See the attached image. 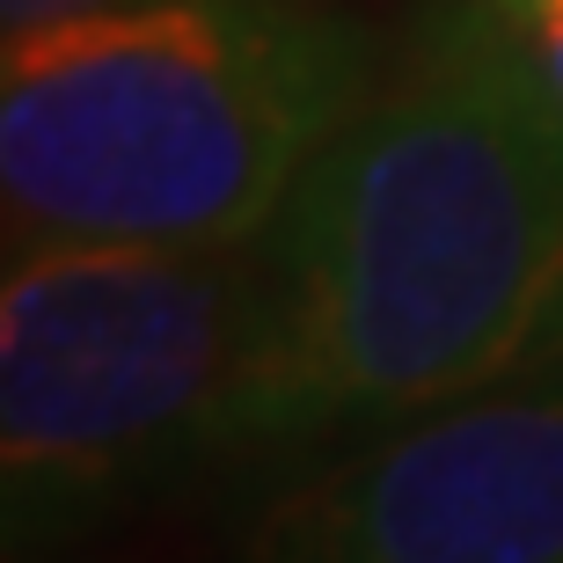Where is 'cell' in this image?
Segmentation results:
<instances>
[{"instance_id": "obj_6", "label": "cell", "mask_w": 563, "mask_h": 563, "mask_svg": "<svg viewBox=\"0 0 563 563\" xmlns=\"http://www.w3.org/2000/svg\"><path fill=\"white\" fill-rule=\"evenodd\" d=\"M88 8H132V0H0L8 30H22V22H44V15H88Z\"/></svg>"}, {"instance_id": "obj_3", "label": "cell", "mask_w": 563, "mask_h": 563, "mask_svg": "<svg viewBox=\"0 0 563 563\" xmlns=\"http://www.w3.org/2000/svg\"><path fill=\"white\" fill-rule=\"evenodd\" d=\"M264 256L154 242H44L0 292L8 549L103 520L162 476L228 461Z\"/></svg>"}, {"instance_id": "obj_5", "label": "cell", "mask_w": 563, "mask_h": 563, "mask_svg": "<svg viewBox=\"0 0 563 563\" xmlns=\"http://www.w3.org/2000/svg\"><path fill=\"white\" fill-rule=\"evenodd\" d=\"M490 8H498L505 30L520 37V52L534 59V74L563 96V0H490Z\"/></svg>"}, {"instance_id": "obj_1", "label": "cell", "mask_w": 563, "mask_h": 563, "mask_svg": "<svg viewBox=\"0 0 563 563\" xmlns=\"http://www.w3.org/2000/svg\"><path fill=\"white\" fill-rule=\"evenodd\" d=\"M228 461L264 476L563 352V96L490 0H432L256 234Z\"/></svg>"}, {"instance_id": "obj_2", "label": "cell", "mask_w": 563, "mask_h": 563, "mask_svg": "<svg viewBox=\"0 0 563 563\" xmlns=\"http://www.w3.org/2000/svg\"><path fill=\"white\" fill-rule=\"evenodd\" d=\"M374 81L380 44L308 0H132L22 22L0 59L8 256L256 242Z\"/></svg>"}, {"instance_id": "obj_4", "label": "cell", "mask_w": 563, "mask_h": 563, "mask_svg": "<svg viewBox=\"0 0 563 563\" xmlns=\"http://www.w3.org/2000/svg\"><path fill=\"white\" fill-rule=\"evenodd\" d=\"M278 476L250 520L264 556L549 563L563 556V352Z\"/></svg>"}]
</instances>
